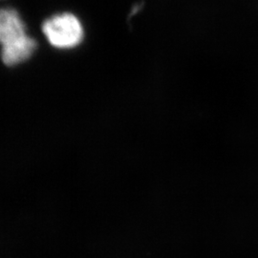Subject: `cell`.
<instances>
[{
    "mask_svg": "<svg viewBox=\"0 0 258 258\" xmlns=\"http://www.w3.org/2000/svg\"><path fill=\"white\" fill-rule=\"evenodd\" d=\"M37 41L29 36L19 12L0 9V55L3 63L17 66L28 60L37 49Z\"/></svg>",
    "mask_w": 258,
    "mask_h": 258,
    "instance_id": "cell-1",
    "label": "cell"
},
{
    "mask_svg": "<svg viewBox=\"0 0 258 258\" xmlns=\"http://www.w3.org/2000/svg\"><path fill=\"white\" fill-rule=\"evenodd\" d=\"M47 42L57 50H72L83 43L85 31L82 20L76 15L63 12L44 20L41 26Z\"/></svg>",
    "mask_w": 258,
    "mask_h": 258,
    "instance_id": "cell-2",
    "label": "cell"
}]
</instances>
